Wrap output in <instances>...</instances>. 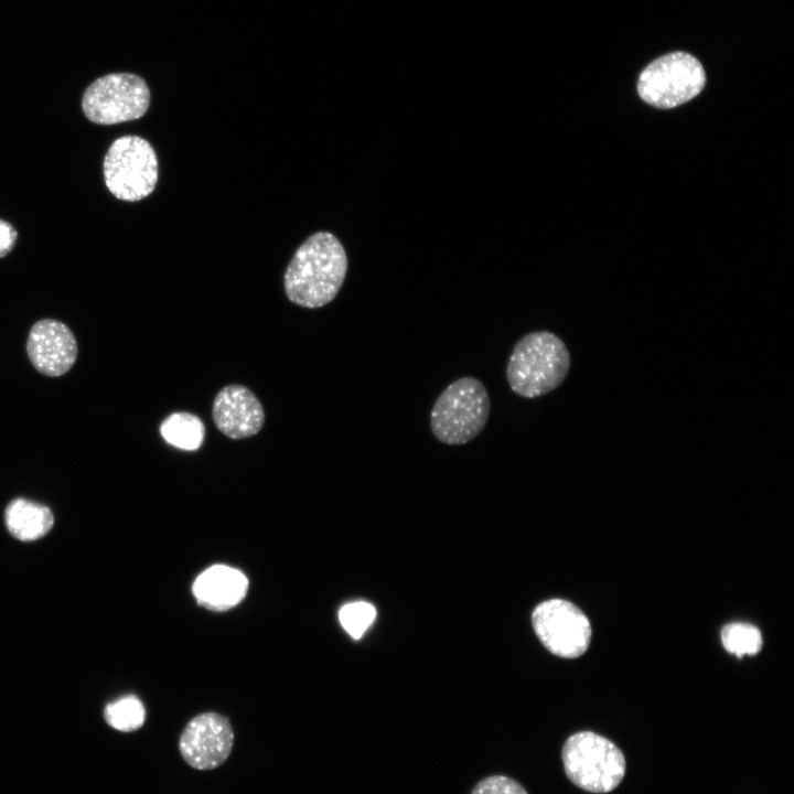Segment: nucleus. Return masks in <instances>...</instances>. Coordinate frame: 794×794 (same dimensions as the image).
I'll use <instances>...</instances> for the list:
<instances>
[{"label":"nucleus","instance_id":"nucleus-18","mask_svg":"<svg viewBox=\"0 0 794 794\" xmlns=\"http://www.w3.org/2000/svg\"><path fill=\"white\" fill-rule=\"evenodd\" d=\"M471 794H527V791L508 776L491 775L481 780Z\"/></svg>","mask_w":794,"mask_h":794},{"label":"nucleus","instance_id":"nucleus-19","mask_svg":"<svg viewBox=\"0 0 794 794\" xmlns=\"http://www.w3.org/2000/svg\"><path fill=\"white\" fill-rule=\"evenodd\" d=\"M17 239V229L9 222L0 219V258L13 249Z\"/></svg>","mask_w":794,"mask_h":794},{"label":"nucleus","instance_id":"nucleus-10","mask_svg":"<svg viewBox=\"0 0 794 794\" xmlns=\"http://www.w3.org/2000/svg\"><path fill=\"white\" fill-rule=\"evenodd\" d=\"M26 352L39 373L57 377L72 368L78 347L73 332L66 324L54 319H43L31 328Z\"/></svg>","mask_w":794,"mask_h":794},{"label":"nucleus","instance_id":"nucleus-12","mask_svg":"<svg viewBox=\"0 0 794 794\" xmlns=\"http://www.w3.org/2000/svg\"><path fill=\"white\" fill-rule=\"evenodd\" d=\"M247 589L246 576L225 565L207 568L197 576L192 587L197 603L212 611H225L237 605Z\"/></svg>","mask_w":794,"mask_h":794},{"label":"nucleus","instance_id":"nucleus-15","mask_svg":"<svg viewBox=\"0 0 794 794\" xmlns=\"http://www.w3.org/2000/svg\"><path fill=\"white\" fill-rule=\"evenodd\" d=\"M104 718L111 728L122 732H132L142 727L146 710L138 697L129 695L107 704L104 709Z\"/></svg>","mask_w":794,"mask_h":794},{"label":"nucleus","instance_id":"nucleus-3","mask_svg":"<svg viewBox=\"0 0 794 794\" xmlns=\"http://www.w3.org/2000/svg\"><path fill=\"white\" fill-rule=\"evenodd\" d=\"M491 399L484 384L475 377H461L448 385L430 411L434 438L448 446H461L485 428Z\"/></svg>","mask_w":794,"mask_h":794},{"label":"nucleus","instance_id":"nucleus-1","mask_svg":"<svg viewBox=\"0 0 794 794\" xmlns=\"http://www.w3.org/2000/svg\"><path fill=\"white\" fill-rule=\"evenodd\" d=\"M347 271L341 242L329 232H318L297 249L285 272L288 299L314 309L330 303L339 293Z\"/></svg>","mask_w":794,"mask_h":794},{"label":"nucleus","instance_id":"nucleus-8","mask_svg":"<svg viewBox=\"0 0 794 794\" xmlns=\"http://www.w3.org/2000/svg\"><path fill=\"white\" fill-rule=\"evenodd\" d=\"M533 627L552 654L564 658L581 656L591 641V624L586 614L564 599L538 604L532 614Z\"/></svg>","mask_w":794,"mask_h":794},{"label":"nucleus","instance_id":"nucleus-11","mask_svg":"<svg viewBox=\"0 0 794 794\" xmlns=\"http://www.w3.org/2000/svg\"><path fill=\"white\" fill-rule=\"evenodd\" d=\"M212 417L217 429L228 438L244 439L257 434L265 411L256 395L243 385H228L215 396Z\"/></svg>","mask_w":794,"mask_h":794},{"label":"nucleus","instance_id":"nucleus-7","mask_svg":"<svg viewBox=\"0 0 794 794\" xmlns=\"http://www.w3.org/2000/svg\"><path fill=\"white\" fill-rule=\"evenodd\" d=\"M149 105L147 83L131 73H112L97 78L86 88L82 99L86 118L98 125L139 119Z\"/></svg>","mask_w":794,"mask_h":794},{"label":"nucleus","instance_id":"nucleus-6","mask_svg":"<svg viewBox=\"0 0 794 794\" xmlns=\"http://www.w3.org/2000/svg\"><path fill=\"white\" fill-rule=\"evenodd\" d=\"M706 73L689 53L673 52L651 62L640 74L637 93L651 106L673 108L696 97L705 87Z\"/></svg>","mask_w":794,"mask_h":794},{"label":"nucleus","instance_id":"nucleus-5","mask_svg":"<svg viewBox=\"0 0 794 794\" xmlns=\"http://www.w3.org/2000/svg\"><path fill=\"white\" fill-rule=\"evenodd\" d=\"M103 171L106 186L115 197L137 202L149 196L157 185L158 158L149 141L127 135L110 144Z\"/></svg>","mask_w":794,"mask_h":794},{"label":"nucleus","instance_id":"nucleus-17","mask_svg":"<svg viewBox=\"0 0 794 794\" xmlns=\"http://www.w3.org/2000/svg\"><path fill=\"white\" fill-rule=\"evenodd\" d=\"M376 609L365 601H355L343 605L339 611V620L343 629L358 640L373 623Z\"/></svg>","mask_w":794,"mask_h":794},{"label":"nucleus","instance_id":"nucleus-14","mask_svg":"<svg viewBox=\"0 0 794 794\" xmlns=\"http://www.w3.org/2000/svg\"><path fill=\"white\" fill-rule=\"evenodd\" d=\"M160 433L168 443L176 448L196 450L203 443L205 428L197 416L174 412L162 421Z\"/></svg>","mask_w":794,"mask_h":794},{"label":"nucleus","instance_id":"nucleus-2","mask_svg":"<svg viewBox=\"0 0 794 794\" xmlns=\"http://www.w3.org/2000/svg\"><path fill=\"white\" fill-rule=\"evenodd\" d=\"M570 369L564 341L549 331H535L514 345L506 366L509 388L523 398H537L559 387Z\"/></svg>","mask_w":794,"mask_h":794},{"label":"nucleus","instance_id":"nucleus-4","mask_svg":"<svg viewBox=\"0 0 794 794\" xmlns=\"http://www.w3.org/2000/svg\"><path fill=\"white\" fill-rule=\"evenodd\" d=\"M561 757L568 779L587 792H611L625 774L622 751L612 741L592 731L571 734L565 741Z\"/></svg>","mask_w":794,"mask_h":794},{"label":"nucleus","instance_id":"nucleus-16","mask_svg":"<svg viewBox=\"0 0 794 794\" xmlns=\"http://www.w3.org/2000/svg\"><path fill=\"white\" fill-rule=\"evenodd\" d=\"M723 647L737 657L755 655L762 647L760 630L749 623L734 622L723 626L721 631Z\"/></svg>","mask_w":794,"mask_h":794},{"label":"nucleus","instance_id":"nucleus-13","mask_svg":"<svg viewBox=\"0 0 794 794\" xmlns=\"http://www.w3.org/2000/svg\"><path fill=\"white\" fill-rule=\"evenodd\" d=\"M4 523L14 538L31 541L45 536L51 530L54 515L46 505L17 497L6 507Z\"/></svg>","mask_w":794,"mask_h":794},{"label":"nucleus","instance_id":"nucleus-9","mask_svg":"<svg viewBox=\"0 0 794 794\" xmlns=\"http://www.w3.org/2000/svg\"><path fill=\"white\" fill-rule=\"evenodd\" d=\"M234 730L227 717L208 711L192 718L179 739L182 759L193 769L214 770L229 757Z\"/></svg>","mask_w":794,"mask_h":794}]
</instances>
